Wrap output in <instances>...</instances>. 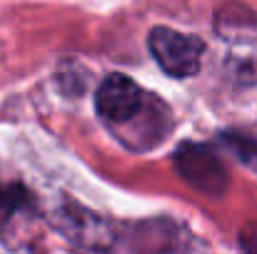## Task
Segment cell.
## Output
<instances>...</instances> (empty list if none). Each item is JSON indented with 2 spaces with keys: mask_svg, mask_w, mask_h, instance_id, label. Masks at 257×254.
<instances>
[{
  "mask_svg": "<svg viewBox=\"0 0 257 254\" xmlns=\"http://www.w3.org/2000/svg\"><path fill=\"white\" fill-rule=\"evenodd\" d=\"M148 50L170 78H192L200 70L205 43L195 35L158 25L148 35Z\"/></svg>",
  "mask_w": 257,
  "mask_h": 254,
  "instance_id": "cell-1",
  "label": "cell"
},
{
  "mask_svg": "<svg viewBox=\"0 0 257 254\" xmlns=\"http://www.w3.org/2000/svg\"><path fill=\"white\" fill-rule=\"evenodd\" d=\"M172 165L177 174L202 194L220 197L227 189V169L212 147L200 142H182L172 152Z\"/></svg>",
  "mask_w": 257,
  "mask_h": 254,
  "instance_id": "cell-2",
  "label": "cell"
},
{
  "mask_svg": "<svg viewBox=\"0 0 257 254\" xmlns=\"http://www.w3.org/2000/svg\"><path fill=\"white\" fill-rule=\"evenodd\" d=\"M50 222L68 242H73L80 249H112L117 242L115 227L105 217L90 212L75 202L58 207Z\"/></svg>",
  "mask_w": 257,
  "mask_h": 254,
  "instance_id": "cell-3",
  "label": "cell"
},
{
  "mask_svg": "<svg viewBox=\"0 0 257 254\" xmlns=\"http://www.w3.org/2000/svg\"><path fill=\"white\" fill-rule=\"evenodd\" d=\"M143 105H145V92L140 90V85L120 73L107 75L95 92L97 115L107 120L110 125L130 122L133 117H138Z\"/></svg>",
  "mask_w": 257,
  "mask_h": 254,
  "instance_id": "cell-4",
  "label": "cell"
},
{
  "mask_svg": "<svg viewBox=\"0 0 257 254\" xmlns=\"http://www.w3.org/2000/svg\"><path fill=\"white\" fill-rule=\"evenodd\" d=\"M225 68L237 85H257V45L237 43L230 50Z\"/></svg>",
  "mask_w": 257,
  "mask_h": 254,
  "instance_id": "cell-5",
  "label": "cell"
},
{
  "mask_svg": "<svg viewBox=\"0 0 257 254\" xmlns=\"http://www.w3.org/2000/svg\"><path fill=\"white\" fill-rule=\"evenodd\" d=\"M28 202V194L23 187L13 184L8 189H0V232L5 229V224L23 209V204Z\"/></svg>",
  "mask_w": 257,
  "mask_h": 254,
  "instance_id": "cell-6",
  "label": "cell"
},
{
  "mask_svg": "<svg viewBox=\"0 0 257 254\" xmlns=\"http://www.w3.org/2000/svg\"><path fill=\"white\" fill-rule=\"evenodd\" d=\"M225 142H227V147L240 160H245L247 165H255L257 167V142L255 140H250L245 135H237V132H225Z\"/></svg>",
  "mask_w": 257,
  "mask_h": 254,
  "instance_id": "cell-7",
  "label": "cell"
},
{
  "mask_svg": "<svg viewBox=\"0 0 257 254\" xmlns=\"http://www.w3.org/2000/svg\"><path fill=\"white\" fill-rule=\"evenodd\" d=\"M240 244L247 249V252H257V222L247 224L240 234Z\"/></svg>",
  "mask_w": 257,
  "mask_h": 254,
  "instance_id": "cell-8",
  "label": "cell"
}]
</instances>
